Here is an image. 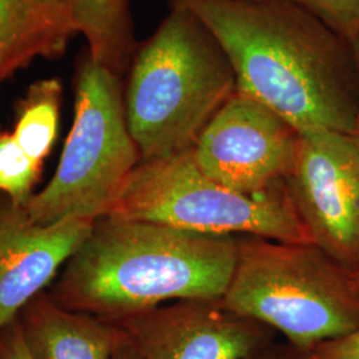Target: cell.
Listing matches in <instances>:
<instances>
[{"instance_id": "10", "label": "cell", "mask_w": 359, "mask_h": 359, "mask_svg": "<svg viewBox=\"0 0 359 359\" xmlns=\"http://www.w3.org/2000/svg\"><path fill=\"white\" fill-rule=\"evenodd\" d=\"M95 221L38 224L0 194V330L56 277L88 237Z\"/></svg>"}, {"instance_id": "11", "label": "cell", "mask_w": 359, "mask_h": 359, "mask_svg": "<svg viewBox=\"0 0 359 359\" xmlns=\"http://www.w3.org/2000/svg\"><path fill=\"white\" fill-rule=\"evenodd\" d=\"M31 359H111L120 330L112 322L63 308L41 292L18 317Z\"/></svg>"}, {"instance_id": "23", "label": "cell", "mask_w": 359, "mask_h": 359, "mask_svg": "<svg viewBox=\"0 0 359 359\" xmlns=\"http://www.w3.org/2000/svg\"><path fill=\"white\" fill-rule=\"evenodd\" d=\"M353 136V140L355 142V147H357V152H358V160H359V121L358 127L355 129V132L351 135Z\"/></svg>"}, {"instance_id": "12", "label": "cell", "mask_w": 359, "mask_h": 359, "mask_svg": "<svg viewBox=\"0 0 359 359\" xmlns=\"http://www.w3.org/2000/svg\"><path fill=\"white\" fill-rule=\"evenodd\" d=\"M75 35L65 13L46 0H0V65L11 75L35 59L62 56Z\"/></svg>"}, {"instance_id": "21", "label": "cell", "mask_w": 359, "mask_h": 359, "mask_svg": "<svg viewBox=\"0 0 359 359\" xmlns=\"http://www.w3.org/2000/svg\"><path fill=\"white\" fill-rule=\"evenodd\" d=\"M350 48L353 52V57H354V63H355V69H357V76H358L359 83V35L350 43Z\"/></svg>"}, {"instance_id": "14", "label": "cell", "mask_w": 359, "mask_h": 359, "mask_svg": "<svg viewBox=\"0 0 359 359\" xmlns=\"http://www.w3.org/2000/svg\"><path fill=\"white\" fill-rule=\"evenodd\" d=\"M63 86L50 77L35 81L16 108L13 139L36 164H44L57 139Z\"/></svg>"}, {"instance_id": "9", "label": "cell", "mask_w": 359, "mask_h": 359, "mask_svg": "<svg viewBox=\"0 0 359 359\" xmlns=\"http://www.w3.org/2000/svg\"><path fill=\"white\" fill-rule=\"evenodd\" d=\"M112 323L133 359H256L269 344L268 326L209 299L176 301Z\"/></svg>"}, {"instance_id": "3", "label": "cell", "mask_w": 359, "mask_h": 359, "mask_svg": "<svg viewBox=\"0 0 359 359\" xmlns=\"http://www.w3.org/2000/svg\"><path fill=\"white\" fill-rule=\"evenodd\" d=\"M127 74L126 116L142 161L192 149L237 90L217 39L193 13L176 7L137 46Z\"/></svg>"}, {"instance_id": "18", "label": "cell", "mask_w": 359, "mask_h": 359, "mask_svg": "<svg viewBox=\"0 0 359 359\" xmlns=\"http://www.w3.org/2000/svg\"><path fill=\"white\" fill-rule=\"evenodd\" d=\"M0 359H31L18 320L0 330Z\"/></svg>"}, {"instance_id": "7", "label": "cell", "mask_w": 359, "mask_h": 359, "mask_svg": "<svg viewBox=\"0 0 359 359\" xmlns=\"http://www.w3.org/2000/svg\"><path fill=\"white\" fill-rule=\"evenodd\" d=\"M299 132L266 105L236 90L193 145L197 167L236 192L264 196L285 187Z\"/></svg>"}, {"instance_id": "19", "label": "cell", "mask_w": 359, "mask_h": 359, "mask_svg": "<svg viewBox=\"0 0 359 359\" xmlns=\"http://www.w3.org/2000/svg\"><path fill=\"white\" fill-rule=\"evenodd\" d=\"M256 359H313V357L305 353V351H299L294 347H289V350H283L278 348L274 351H268L265 350L261 355H258Z\"/></svg>"}, {"instance_id": "24", "label": "cell", "mask_w": 359, "mask_h": 359, "mask_svg": "<svg viewBox=\"0 0 359 359\" xmlns=\"http://www.w3.org/2000/svg\"><path fill=\"white\" fill-rule=\"evenodd\" d=\"M353 278H354V283L357 285V287H358L359 290V266L353 271Z\"/></svg>"}, {"instance_id": "5", "label": "cell", "mask_w": 359, "mask_h": 359, "mask_svg": "<svg viewBox=\"0 0 359 359\" xmlns=\"http://www.w3.org/2000/svg\"><path fill=\"white\" fill-rule=\"evenodd\" d=\"M75 117L51 181L23 206L38 224L108 216L142 161L129 132L121 77L88 50L75 68Z\"/></svg>"}, {"instance_id": "2", "label": "cell", "mask_w": 359, "mask_h": 359, "mask_svg": "<svg viewBox=\"0 0 359 359\" xmlns=\"http://www.w3.org/2000/svg\"><path fill=\"white\" fill-rule=\"evenodd\" d=\"M238 237L103 217L67 262L50 294L63 308L116 322L167 301H221Z\"/></svg>"}, {"instance_id": "16", "label": "cell", "mask_w": 359, "mask_h": 359, "mask_svg": "<svg viewBox=\"0 0 359 359\" xmlns=\"http://www.w3.org/2000/svg\"><path fill=\"white\" fill-rule=\"evenodd\" d=\"M350 44L359 35V0H290Z\"/></svg>"}, {"instance_id": "8", "label": "cell", "mask_w": 359, "mask_h": 359, "mask_svg": "<svg viewBox=\"0 0 359 359\" xmlns=\"http://www.w3.org/2000/svg\"><path fill=\"white\" fill-rule=\"evenodd\" d=\"M287 194L313 244L351 271L359 266V160L351 135L299 132Z\"/></svg>"}, {"instance_id": "6", "label": "cell", "mask_w": 359, "mask_h": 359, "mask_svg": "<svg viewBox=\"0 0 359 359\" xmlns=\"http://www.w3.org/2000/svg\"><path fill=\"white\" fill-rule=\"evenodd\" d=\"M108 217L156 222L213 236L243 234L313 244L286 187L264 196L236 192L206 176L197 167L192 149L140 161Z\"/></svg>"}, {"instance_id": "4", "label": "cell", "mask_w": 359, "mask_h": 359, "mask_svg": "<svg viewBox=\"0 0 359 359\" xmlns=\"http://www.w3.org/2000/svg\"><path fill=\"white\" fill-rule=\"evenodd\" d=\"M219 304L280 332L305 353L359 329L353 271L316 244L238 237L236 266Z\"/></svg>"}, {"instance_id": "20", "label": "cell", "mask_w": 359, "mask_h": 359, "mask_svg": "<svg viewBox=\"0 0 359 359\" xmlns=\"http://www.w3.org/2000/svg\"><path fill=\"white\" fill-rule=\"evenodd\" d=\"M118 330H120V329H118ZM111 359H133L132 350H130V347H129L128 342H127L124 334L121 333V330H120V337H118L117 345H116L114 354H112V358Z\"/></svg>"}, {"instance_id": "13", "label": "cell", "mask_w": 359, "mask_h": 359, "mask_svg": "<svg viewBox=\"0 0 359 359\" xmlns=\"http://www.w3.org/2000/svg\"><path fill=\"white\" fill-rule=\"evenodd\" d=\"M68 18L99 65L121 77L137 48L129 0H46Z\"/></svg>"}, {"instance_id": "22", "label": "cell", "mask_w": 359, "mask_h": 359, "mask_svg": "<svg viewBox=\"0 0 359 359\" xmlns=\"http://www.w3.org/2000/svg\"><path fill=\"white\" fill-rule=\"evenodd\" d=\"M11 76V74L3 67V65H0V83L3 81V80H6V79H8V77Z\"/></svg>"}, {"instance_id": "17", "label": "cell", "mask_w": 359, "mask_h": 359, "mask_svg": "<svg viewBox=\"0 0 359 359\" xmlns=\"http://www.w3.org/2000/svg\"><path fill=\"white\" fill-rule=\"evenodd\" d=\"M309 354L313 359H359V329L342 338L323 342Z\"/></svg>"}, {"instance_id": "1", "label": "cell", "mask_w": 359, "mask_h": 359, "mask_svg": "<svg viewBox=\"0 0 359 359\" xmlns=\"http://www.w3.org/2000/svg\"><path fill=\"white\" fill-rule=\"evenodd\" d=\"M193 13L217 39L237 90L298 132L353 135L359 83L346 40L290 0H168Z\"/></svg>"}, {"instance_id": "15", "label": "cell", "mask_w": 359, "mask_h": 359, "mask_svg": "<svg viewBox=\"0 0 359 359\" xmlns=\"http://www.w3.org/2000/svg\"><path fill=\"white\" fill-rule=\"evenodd\" d=\"M43 167L20 148L13 133L0 130V193L16 206L26 205L35 194Z\"/></svg>"}]
</instances>
